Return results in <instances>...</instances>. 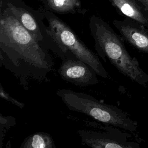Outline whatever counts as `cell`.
<instances>
[{
  "label": "cell",
  "mask_w": 148,
  "mask_h": 148,
  "mask_svg": "<svg viewBox=\"0 0 148 148\" xmlns=\"http://www.w3.org/2000/svg\"><path fill=\"white\" fill-rule=\"evenodd\" d=\"M52 136L45 132H38L27 136L20 148H56Z\"/></svg>",
  "instance_id": "obj_9"
},
{
  "label": "cell",
  "mask_w": 148,
  "mask_h": 148,
  "mask_svg": "<svg viewBox=\"0 0 148 148\" xmlns=\"http://www.w3.org/2000/svg\"><path fill=\"white\" fill-rule=\"evenodd\" d=\"M49 48L37 40L9 8L1 15L0 66L11 72L24 89L31 80L48 81L53 61Z\"/></svg>",
  "instance_id": "obj_1"
},
{
  "label": "cell",
  "mask_w": 148,
  "mask_h": 148,
  "mask_svg": "<svg viewBox=\"0 0 148 148\" xmlns=\"http://www.w3.org/2000/svg\"><path fill=\"white\" fill-rule=\"evenodd\" d=\"M122 38L139 51L148 54V34L142 28L129 23L114 21Z\"/></svg>",
  "instance_id": "obj_7"
},
{
  "label": "cell",
  "mask_w": 148,
  "mask_h": 148,
  "mask_svg": "<svg viewBox=\"0 0 148 148\" xmlns=\"http://www.w3.org/2000/svg\"><path fill=\"white\" fill-rule=\"evenodd\" d=\"M145 7L146 9L148 11V0H138Z\"/></svg>",
  "instance_id": "obj_12"
},
{
  "label": "cell",
  "mask_w": 148,
  "mask_h": 148,
  "mask_svg": "<svg viewBox=\"0 0 148 148\" xmlns=\"http://www.w3.org/2000/svg\"><path fill=\"white\" fill-rule=\"evenodd\" d=\"M90 28L98 57L105 62L109 61L121 74L138 84H148V75L140 67L138 60L129 54L122 36L98 18H91Z\"/></svg>",
  "instance_id": "obj_2"
},
{
  "label": "cell",
  "mask_w": 148,
  "mask_h": 148,
  "mask_svg": "<svg viewBox=\"0 0 148 148\" xmlns=\"http://www.w3.org/2000/svg\"><path fill=\"white\" fill-rule=\"evenodd\" d=\"M147 20H148V18H147Z\"/></svg>",
  "instance_id": "obj_13"
},
{
  "label": "cell",
  "mask_w": 148,
  "mask_h": 148,
  "mask_svg": "<svg viewBox=\"0 0 148 148\" xmlns=\"http://www.w3.org/2000/svg\"><path fill=\"white\" fill-rule=\"evenodd\" d=\"M114 5L128 17L146 25L148 24L147 18L143 14L140 8L132 0H112Z\"/></svg>",
  "instance_id": "obj_8"
},
{
  "label": "cell",
  "mask_w": 148,
  "mask_h": 148,
  "mask_svg": "<svg viewBox=\"0 0 148 148\" xmlns=\"http://www.w3.org/2000/svg\"><path fill=\"white\" fill-rule=\"evenodd\" d=\"M48 33L60 48L64 54L66 50L72 51L77 58L91 66L97 75L104 79L108 73L99 57L76 35L64 22L56 17H48Z\"/></svg>",
  "instance_id": "obj_4"
},
{
  "label": "cell",
  "mask_w": 148,
  "mask_h": 148,
  "mask_svg": "<svg viewBox=\"0 0 148 148\" xmlns=\"http://www.w3.org/2000/svg\"><path fill=\"white\" fill-rule=\"evenodd\" d=\"M103 131L82 129L77 131L83 145L92 148H139L138 143L129 140L131 135L120 128L103 124Z\"/></svg>",
  "instance_id": "obj_5"
},
{
  "label": "cell",
  "mask_w": 148,
  "mask_h": 148,
  "mask_svg": "<svg viewBox=\"0 0 148 148\" xmlns=\"http://www.w3.org/2000/svg\"><path fill=\"white\" fill-rule=\"evenodd\" d=\"M0 96L2 99L12 103L20 109H23L24 107V104L11 97L3 88L1 84H0Z\"/></svg>",
  "instance_id": "obj_11"
},
{
  "label": "cell",
  "mask_w": 148,
  "mask_h": 148,
  "mask_svg": "<svg viewBox=\"0 0 148 148\" xmlns=\"http://www.w3.org/2000/svg\"><path fill=\"white\" fill-rule=\"evenodd\" d=\"M56 94L73 112L83 113L101 123L131 132L137 131V122L116 106L104 103L85 92L68 88L60 89L56 91Z\"/></svg>",
  "instance_id": "obj_3"
},
{
  "label": "cell",
  "mask_w": 148,
  "mask_h": 148,
  "mask_svg": "<svg viewBox=\"0 0 148 148\" xmlns=\"http://www.w3.org/2000/svg\"><path fill=\"white\" fill-rule=\"evenodd\" d=\"M58 72L64 80L77 86L95 85L99 82L94 69L69 50L65 51Z\"/></svg>",
  "instance_id": "obj_6"
},
{
  "label": "cell",
  "mask_w": 148,
  "mask_h": 148,
  "mask_svg": "<svg viewBox=\"0 0 148 148\" xmlns=\"http://www.w3.org/2000/svg\"><path fill=\"white\" fill-rule=\"evenodd\" d=\"M49 6L59 13L70 12L79 6L78 0H47Z\"/></svg>",
  "instance_id": "obj_10"
}]
</instances>
